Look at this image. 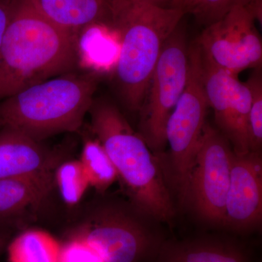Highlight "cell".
<instances>
[{
  "label": "cell",
  "mask_w": 262,
  "mask_h": 262,
  "mask_svg": "<svg viewBox=\"0 0 262 262\" xmlns=\"http://www.w3.org/2000/svg\"><path fill=\"white\" fill-rule=\"evenodd\" d=\"M10 242V234L7 231L0 229V253L7 248Z\"/></svg>",
  "instance_id": "obj_23"
},
{
  "label": "cell",
  "mask_w": 262,
  "mask_h": 262,
  "mask_svg": "<svg viewBox=\"0 0 262 262\" xmlns=\"http://www.w3.org/2000/svg\"><path fill=\"white\" fill-rule=\"evenodd\" d=\"M61 163V156L41 141L15 129L0 128V179H27L54 186Z\"/></svg>",
  "instance_id": "obj_12"
},
{
  "label": "cell",
  "mask_w": 262,
  "mask_h": 262,
  "mask_svg": "<svg viewBox=\"0 0 262 262\" xmlns=\"http://www.w3.org/2000/svg\"><path fill=\"white\" fill-rule=\"evenodd\" d=\"M0 128H1V127H0Z\"/></svg>",
  "instance_id": "obj_26"
},
{
  "label": "cell",
  "mask_w": 262,
  "mask_h": 262,
  "mask_svg": "<svg viewBox=\"0 0 262 262\" xmlns=\"http://www.w3.org/2000/svg\"><path fill=\"white\" fill-rule=\"evenodd\" d=\"M46 18L78 36L94 26L106 27L108 0H31Z\"/></svg>",
  "instance_id": "obj_14"
},
{
  "label": "cell",
  "mask_w": 262,
  "mask_h": 262,
  "mask_svg": "<svg viewBox=\"0 0 262 262\" xmlns=\"http://www.w3.org/2000/svg\"><path fill=\"white\" fill-rule=\"evenodd\" d=\"M80 63L78 36L48 20L31 0H14L0 48V101Z\"/></svg>",
  "instance_id": "obj_1"
},
{
  "label": "cell",
  "mask_w": 262,
  "mask_h": 262,
  "mask_svg": "<svg viewBox=\"0 0 262 262\" xmlns=\"http://www.w3.org/2000/svg\"><path fill=\"white\" fill-rule=\"evenodd\" d=\"M253 0H184L178 8L192 14L200 24L207 26L220 20L232 8H247Z\"/></svg>",
  "instance_id": "obj_19"
},
{
  "label": "cell",
  "mask_w": 262,
  "mask_h": 262,
  "mask_svg": "<svg viewBox=\"0 0 262 262\" xmlns=\"http://www.w3.org/2000/svg\"><path fill=\"white\" fill-rule=\"evenodd\" d=\"M150 262H251L239 243L220 237L165 241Z\"/></svg>",
  "instance_id": "obj_13"
},
{
  "label": "cell",
  "mask_w": 262,
  "mask_h": 262,
  "mask_svg": "<svg viewBox=\"0 0 262 262\" xmlns=\"http://www.w3.org/2000/svg\"><path fill=\"white\" fill-rule=\"evenodd\" d=\"M57 262H103L94 248L83 239L72 237L61 245Z\"/></svg>",
  "instance_id": "obj_21"
},
{
  "label": "cell",
  "mask_w": 262,
  "mask_h": 262,
  "mask_svg": "<svg viewBox=\"0 0 262 262\" xmlns=\"http://www.w3.org/2000/svg\"><path fill=\"white\" fill-rule=\"evenodd\" d=\"M80 161L89 179L90 186L98 191L106 190L118 178L113 162L96 138L84 141Z\"/></svg>",
  "instance_id": "obj_17"
},
{
  "label": "cell",
  "mask_w": 262,
  "mask_h": 262,
  "mask_svg": "<svg viewBox=\"0 0 262 262\" xmlns=\"http://www.w3.org/2000/svg\"><path fill=\"white\" fill-rule=\"evenodd\" d=\"M246 84L251 94L248 115L250 151H261L262 145V71L261 67L253 69Z\"/></svg>",
  "instance_id": "obj_20"
},
{
  "label": "cell",
  "mask_w": 262,
  "mask_h": 262,
  "mask_svg": "<svg viewBox=\"0 0 262 262\" xmlns=\"http://www.w3.org/2000/svg\"><path fill=\"white\" fill-rule=\"evenodd\" d=\"M262 217V160L260 151L234 154L224 227L246 232L259 225Z\"/></svg>",
  "instance_id": "obj_11"
},
{
  "label": "cell",
  "mask_w": 262,
  "mask_h": 262,
  "mask_svg": "<svg viewBox=\"0 0 262 262\" xmlns=\"http://www.w3.org/2000/svg\"><path fill=\"white\" fill-rule=\"evenodd\" d=\"M14 0H0V48L13 10Z\"/></svg>",
  "instance_id": "obj_22"
},
{
  "label": "cell",
  "mask_w": 262,
  "mask_h": 262,
  "mask_svg": "<svg viewBox=\"0 0 262 262\" xmlns=\"http://www.w3.org/2000/svg\"><path fill=\"white\" fill-rule=\"evenodd\" d=\"M208 106L203 82L201 48L196 41L189 46V72L185 89L166 128L167 158L160 161L167 184L177 191L182 203L187 199L188 183L198 144L206 123Z\"/></svg>",
  "instance_id": "obj_5"
},
{
  "label": "cell",
  "mask_w": 262,
  "mask_h": 262,
  "mask_svg": "<svg viewBox=\"0 0 262 262\" xmlns=\"http://www.w3.org/2000/svg\"><path fill=\"white\" fill-rule=\"evenodd\" d=\"M156 1H158V0H156ZM170 1L173 3V8H178L179 5H180L184 0H170Z\"/></svg>",
  "instance_id": "obj_24"
},
{
  "label": "cell",
  "mask_w": 262,
  "mask_h": 262,
  "mask_svg": "<svg viewBox=\"0 0 262 262\" xmlns=\"http://www.w3.org/2000/svg\"><path fill=\"white\" fill-rule=\"evenodd\" d=\"M100 80L96 71H75L22 90L0 101V127L39 141L77 132L92 106Z\"/></svg>",
  "instance_id": "obj_4"
},
{
  "label": "cell",
  "mask_w": 262,
  "mask_h": 262,
  "mask_svg": "<svg viewBox=\"0 0 262 262\" xmlns=\"http://www.w3.org/2000/svg\"><path fill=\"white\" fill-rule=\"evenodd\" d=\"M55 184L66 204L79 203L90 187L89 179L80 160L61 162L56 168Z\"/></svg>",
  "instance_id": "obj_18"
},
{
  "label": "cell",
  "mask_w": 262,
  "mask_h": 262,
  "mask_svg": "<svg viewBox=\"0 0 262 262\" xmlns=\"http://www.w3.org/2000/svg\"><path fill=\"white\" fill-rule=\"evenodd\" d=\"M254 18L244 7L232 8L207 26L196 39L202 54L211 63L237 76L261 67L262 42Z\"/></svg>",
  "instance_id": "obj_9"
},
{
  "label": "cell",
  "mask_w": 262,
  "mask_h": 262,
  "mask_svg": "<svg viewBox=\"0 0 262 262\" xmlns=\"http://www.w3.org/2000/svg\"><path fill=\"white\" fill-rule=\"evenodd\" d=\"M91 129L116 169L127 195L141 214L169 222L175 214L173 201L159 160L113 104L94 101Z\"/></svg>",
  "instance_id": "obj_3"
},
{
  "label": "cell",
  "mask_w": 262,
  "mask_h": 262,
  "mask_svg": "<svg viewBox=\"0 0 262 262\" xmlns=\"http://www.w3.org/2000/svg\"><path fill=\"white\" fill-rule=\"evenodd\" d=\"M72 237H80L103 262H150L165 241L122 210H100Z\"/></svg>",
  "instance_id": "obj_8"
},
{
  "label": "cell",
  "mask_w": 262,
  "mask_h": 262,
  "mask_svg": "<svg viewBox=\"0 0 262 262\" xmlns=\"http://www.w3.org/2000/svg\"><path fill=\"white\" fill-rule=\"evenodd\" d=\"M189 46L179 25L164 45L139 111V134L157 152L166 146L167 122L187 84Z\"/></svg>",
  "instance_id": "obj_6"
},
{
  "label": "cell",
  "mask_w": 262,
  "mask_h": 262,
  "mask_svg": "<svg viewBox=\"0 0 262 262\" xmlns=\"http://www.w3.org/2000/svg\"><path fill=\"white\" fill-rule=\"evenodd\" d=\"M184 15L181 8L151 0H108L106 27L119 40L115 83L130 111H140L164 45Z\"/></svg>",
  "instance_id": "obj_2"
},
{
  "label": "cell",
  "mask_w": 262,
  "mask_h": 262,
  "mask_svg": "<svg viewBox=\"0 0 262 262\" xmlns=\"http://www.w3.org/2000/svg\"><path fill=\"white\" fill-rule=\"evenodd\" d=\"M151 1H154L155 3V2H156V0H151Z\"/></svg>",
  "instance_id": "obj_25"
},
{
  "label": "cell",
  "mask_w": 262,
  "mask_h": 262,
  "mask_svg": "<svg viewBox=\"0 0 262 262\" xmlns=\"http://www.w3.org/2000/svg\"><path fill=\"white\" fill-rule=\"evenodd\" d=\"M53 187L31 179H0V224L37 210Z\"/></svg>",
  "instance_id": "obj_15"
},
{
  "label": "cell",
  "mask_w": 262,
  "mask_h": 262,
  "mask_svg": "<svg viewBox=\"0 0 262 262\" xmlns=\"http://www.w3.org/2000/svg\"><path fill=\"white\" fill-rule=\"evenodd\" d=\"M61 245L41 229H28L10 241L9 262H57Z\"/></svg>",
  "instance_id": "obj_16"
},
{
  "label": "cell",
  "mask_w": 262,
  "mask_h": 262,
  "mask_svg": "<svg viewBox=\"0 0 262 262\" xmlns=\"http://www.w3.org/2000/svg\"><path fill=\"white\" fill-rule=\"evenodd\" d=\"M202 72L208 106L215 125L232 146L234 154L250 151L248 115L251 94L246 82L211 63L202 54Z\"/></svg>",
  "instance_id": "obj_10"
},
{
  "label": "cell",
  "mask_w": 262,
  "mask_h": 262,
  "mask_svg": "<svg viewBox=\"0 0 262 262\" xmlns=\"http://www.w3.org/2000/svg\"><path fill=\"white\" fill-rule=\"evenodd\" d=\"M234 155L228 140L206 122L189 175L186 203L213 225L225 224Z\"/></svg>",
  "instance_id": "obj_7"
}]
</instances>
